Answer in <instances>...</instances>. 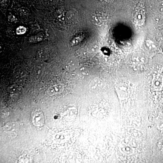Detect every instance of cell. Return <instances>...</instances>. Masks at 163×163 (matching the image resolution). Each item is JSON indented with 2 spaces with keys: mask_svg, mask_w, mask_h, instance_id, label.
Returning a JSON list of instances; mask_svg holds the SVG:
<instances>
[{
  "mask_svg": "<svg viewBox=\"0 0 163 163\" xmlns=\"http://www.w3.org/2000/svg\"><path fill=\"white\" fill-rule=\"evenodd\" d=\"M43 3L46 6H52L57 2V0H42Z\"/></svg>",
  "mask_w": 163,
  "mask_h": 163,
  "instance_id": "cell-7",
  "label": "cell"
},
{
  "mask_svg": "<svg viewBox=\"0 0 163 163\" xmlns=\"http://www.w3.org/2000/svg\"><path fill=\"white\" fill-rule=\"evenodd\" d=\"M93 20L97 24H100L103 23L106 20V16L103 14H97L93 16Z\"/></svg>",
  "mask_w": 163,
  "mask_h": 163,
  "instance_id": "cell-4",
  "label": "cell"
},
{
  "mask_svg": "<svg viewBox=\"0 0 163 163\" xmlns=\"http://www.w3.org/2000/svg\"><path fill=\"white\" fill-rule=\"evenodd\" d=\"M26 32V29L25 27L23 26H20L17 28L16 29V34L18 35H22Z\"/></svg>",
  "mask_w": 163,
  "mask_h": 163,
  "instance_id": "cell-8",
  "label": "cell"
},
{
  "mask_svg": "<svg viewBox=\"0 0 163 163\" xmlns=\"http://www.w3.org/2000/svg\"><path fill=\"white\" fill-rule=\"evenodd\" d=\"M1 3L2 4V3H3V2L6 1V0H1Z\"/></svg>",
  "mask_w": 163,
  "mask_h": 163,
  "instance_id": "cell-9",
  "label": "cell"
},
{
  "mask_svg": "<svg viewBox=\"0 0 163 163\" xmlns=\"http://www.w3.org/2000/svg\"><path fill=\"white\" fill-rule=\"evenodd\" d=\"M133 20L138 26H142L145 22V9L144 5L142 2L138 3L133 12Z\"/></svg>",
  "mask_w": 163,
  "mask_h": 163,
  "instance_id": "cell-1",
  "label": "cell"
},
{
  "mask_svg": "<svg viewBox=\"0 0 163 163\" xmlns=\"http://www.w3.org/2000/svg\"><path fill=\"white\" fill-rule=\"evenodd\" d=\"M84 36L83 35H79L73 38L70 41V45L74 46L77 45L83 40Z\"/></svg>",
  "mask_w": 163,
  "mask_h": 163,
  "instance_id": "cell-6",
  "label": "cell"
},
{
  "mask_svg": "<svg viewBox=\"0 0 163 163\" xmlns=\"http://www.w3.org/2000/svg\"><path fill=\"white\" fill-rule=\"evenodd\" d=\"M43 39V36L41 34H39L35 36H31L29 39V41L30 43H36L41 41Z\"/></svg>",
  "mask_w": 163,
  "mask_h": 163,
  "instance_id": "cell-5",
  "label": "cell"
},
{
  "mask_svg": "<svg viewBox=\"0 0 163 163\" xmlns=\"http://www.w3.org/2000/svg\"><path fill=\"white\" fill-rule=\"evenodd\" d=\"M34 124L37 126H41L44 122V117L43 115L39 113L35 114L33 118Z\"/></svg>",
  "mask_w": 163,
  "mask_h": 163,
  "instance_id": "cell-3",
  "label": "cell"
},
{
  "mask_svg": "<svg viewBox=\"0 0 163 163\" xmlns=\"http://www.w3.org/2000/svg\"><path fill=\"white\" fill-rule=\"evenodd\" d=\"M63 90V86L61 84H57L53 86L49 89V93L50 95H54L60 93Z\"/></svg>",
  "mask_w": 163,
  "mask_h": 163,
  "instance_id": "cell-2",
  "label": "cell"
}]
</instances>
